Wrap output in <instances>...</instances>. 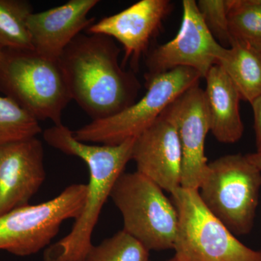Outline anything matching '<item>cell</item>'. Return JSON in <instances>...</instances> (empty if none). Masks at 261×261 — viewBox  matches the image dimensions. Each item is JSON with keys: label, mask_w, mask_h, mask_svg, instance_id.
I'll return each instance as SVG.
<instances>
[{"label": "cell", "mask_w": 261, "mask_h": 261, "mask_svg": "<svg viewBox=\"0 0 261 261\" xmlns=\"http://www.w3.org/2000/svg\"><path fill=\"white\" fill-rule=\"evenodd\" d=\"M121 49L112 38L80 34L60 57L72 100L92 118L118 114L136 102L140 82L120 65Z\"/></svg>", "instance_id": "cell-1"}, {"label": "cell", "mask_w": 261, "mask_h": 261, "mask_svg": "<svg viewBox=\"0 0 261 261\" xmlns=\"http://www.w3.org/2000/svg\"><path fill=\"white\" fill-rule=\"evenodd\" d=\"M46 142L68 155L80 158L88 166L89 180L82 212L71 231L44 252V261H84L92 246V236L99 215L118 178L132 160L135 138L118 145H96L75 140L63 124L43 133Z\"/></svg>", "instance_id": "cell-2"}, {"label": "cell", "mask_w": 261, "mask_h": 261, "mask_svg": "<svg viewBox=\"0 0 261 261\" xmlns=\"http://www.w3.org/2000/svg\"><path fill=\"white\" fill-rule=\"evenodd\" d=\"M0 92L38 121L63 124L62 114L72 100L59 61L34 49H3Z\"/></svg>", "instance_id": "cell-3"}, {"label": "cell", "mask_w": 261, "mask_h": 261, "mask_svg": "<svg viewBox=\"0 0 261 261\" xmlns=\"http://www.w3.org/2000/svg\"><path fill=\"white\" fill-rule=\"evenodd\" d=\"M260 188V171L246 154L238 153L209 163L198 192L206 208L241 236L253 228Z\"/></svg>", "instance_id": "cell-4"}, {"label": "cell", "mask_w": 261, "mask_h": 261, "mask_svg": "<svg viewBox=\"0 0 261 261\" xmlns=\"http://www.w3.org/2000/svg\"><path fill=\"white\" fill-rule=\"evenodd\" d=\"M123 217V231L149 250H173L178 215L162 189L138 171L122 173L111 191Z\"/></svg>", "instance_id": "cell-5"}, {"label": "cell", "mask_w": 261, "mask_h": 261, "mask_svg": "<svg viewBox=\"0 0 261 261\" xmlns=\"http://www.w3.org/2000/svg\"><path fill=\"white\" fill-rule=\"evenodd\" d=\"M202 79L196 70L177 68L147 78L143 97L118 114L92 121L73 130L75 140L85 143L118 145L136 138L150 126L163 111L187 89Z\"/></svg>", "instance_id": "cell-6"}, {"label": "cell", "mask_w": 261, "mask_h": 261, "mask_svg": "<svg viewBox=\"0 0 261 261\" xmlns=\"http://www.w3.org/2000/svg\"><path fill=\"white\" fill-rule=\"evenodd\" d=\"M171 194L177 210L175 256L180 261H261V250L244 245L201 200L198 190L180 187Z\"/></svg>", "instance_id": "cell-7"}, {"label": "cell", "mask_w": 261, "mask_h": 261, "mask_svg": "<svg viewBox=\"0 0 261 261\" xmlns=\"http://www.w3.org/2000/svg\"><path fill=\"white\" fill-rule=\"evenodd\" d=\"M87 191L85 184H73L51 200L1 215L0 250L28 256L45 248L65 221L80 216Z\"/></svg>", "instance_id": "cell-8"}, {"label": "cell", "mask_w": 261, "mask_h": 261, "mask_svg": "<svg viewBox=\"0 0 261 261\" xmlns=\"http://www.w3.org/2000/svg\"><path fill=\"white\" fill-rule=\"evenodd\" d=\"M181 27L176 37L160 45L147 56L146 78L177 68L196 70L205 79L214 65L219 64L224 46L206 27L197 2L183 0Z\"/></svg>", "instance_id": "cell-9"}, {"label": "cell", "mask_w": 261, "mask_h": 261, "mask_svg": "<svg viewBox=\"0 0 261 261\" xmlns=\"http://www.w3.org/2000/svg\"><path fill=\"white\" fill-rule=\"evenodd\" d=\"M161 116L177 130L182 152L181 187L199 190L208 163L205 144L211 132L205 92L199 85L187 89L163 111Z\"/></svg>", "instance_id": "cell-10"}, {"label": "cell", "mask_w": 261, "mask_h": 261, "mask_svg": "<svg viewBox=\"0 0 261 261\" xmlns=\"http://www.w3.org/2000/svg\"><path fill=\"white\" fill-rule=\"evenodd\" d=\"M46 178L37 137L0 145V216L29 205Z\"/></svg>", "instance_id": "cell-11"}, {"label": "cell", "mask_w": 261, "mask_h": 261, "mask_svg": "<svg viewBox=\"0 0 261 261\" xmlns=\"http://www.w3.org/2000/svg\"><path fill=\"white\" fill-rule=\"evenodd\" d=\"M132 160L139 173L172 193L181 185L182 152L176 127L162 116L136 137Z\"/></svg>", "instance_id": "cell-12"}, {"label": "cell", "mask_w": 261, "mask_h": 261, "mask_svg": "<svg viewBox=\"0 0 261 261\" xmlns=\"http://www.w3.org/2000/svg\"><path fill=\"white\" fill-rule=\"evenodd\" d=\"M171 10L168 0H141L92 24L86 32L116 39L124 49L125 60L137 63Z\"/></svg>", "instance_id": "cell-13"}, {"label": "cell", "mask_w": 261, "mask_h": 261, "mask_svg": "<svg viewBox=\"0 0 261 261\" xmlns=\"http://www.w3.org/2000/svg\"><path fill=\"white\" fill-rule=\"evenodd\" d=\"M99 0H70L56 8L33 13L28 28L34 50L58 61L65 48L77 36L94 23L89 13Z\"/></svg>", "instance_id": "cell-14"}, {"label": "cell", "mask_w": 261, "mask_h": 261, "mask_svg": "<svg viewBox=\"0 0 261 261\" xmlns=\"http://www.w3.org/2000/svg\"><path fill=\"white\" fill-rule=\"evenodd\" d=\"M205 80L211 133L221 143L238 142L243 137L244 125L240 111L242 98L238 89L220 65H214Z\"/></svg>", "instance_id": "cell-15"}, {"label": "cell", "mask_w": 261, "mask_h": 261, "mask_svg": "<svg viewBox=\"0 0 261 261\" xmlns=\"http://www.w3.org/2000/svg\"><path fill=\"white\" fill-rule=\"evenodd\" d=\"M218 65L238 89L242 100L251 103L261 95L260 51L231 37Z\"/></svg>", "instance_id": "cell-16"}, {"label": "cell", "mask_w": 261, "mask_h": 261, "mask_svg": "<svg viewBox=\"0 0 261 261\" xmlns=\"http://www.w3.org/2000/svg\"><path fill=\"white\" fill-rule=\"evenodd\" d=\"M32 5L27 0H0V47L34 49L28 28Z\"/></svg>", "instance_id": "cell-17"}, {"label": "cell", "mask_w": 261, "mask_h": 261, "mask_svg": "<svg viewBox=\"0 0 261 261\" xmlns=\"http://www.w3.org/2000/svg\"><path fill=\"white\" fill-rule=\"evenodd\" d=\"M231 37L261 53V0H227Z\"/></svg>", "instance_id": "cell-18"}, {"label": "cell", "mask_w": 261, "mask_h": 261, "mask_svg": "<svg viewBox=\"0 0 261 261\" xmlns=\"http://www.w3.org/2000/svg\"><path fill=\"white\" fill-rule=\"evenodd\" d=\"M39 121L13 99L0 96V145L37 137Z\"/></svg>", "instance_id": "cell-19"}, {"label": "cell", "mask_w": 261, "mask_h": 261, "mask_svg": "<svg viewBox=\"0 0 261 261\" xmlns=\"http://www.w3.org/2000/svg\"><path fill=\"white\" fill-rule=\"evenodd\" d=\"M84 261H150L149 251L129 233L121 230L89 249Z\"/></svg>", "instance_id": "cell-20"}, {"label": "cell", "mask_w": 261, "mask_h": 261, "mask_svg": "<svg viewBox=\"0 0 261 261\" xmlns=\"http://www.w3.org/2000/svg\"><path fill=\"white\" fill-rule=\"evenodd\" d=\"M197 8L206 27L215 39L229 46L231 34L228 27L227 0H199Z\"/></svg>", "instance_id": "cell-21"}, {"label": "cell", "mask_w": 261, "mask_h": 261, "mask_svg": "<svg viewBox=\"0 0 261 261\" xmlns=\"http://www.w3.org/2000/svg\"><path fill=\"white\" fill-rule=\"evenodd\" d=\"M250 104L253 111L256 152H261V95Z\"/></svg>", "instance_id": "cell-22"}, {"label": "cell", "mask_w": 261, "mask_h": 261, "mask_svg": "<svg viewBox=\"0 0 261 261\" xmlns=\"http://www.w3.org/2000/svg\"><path fill=\"white\" fill-rule=\"evenodd\" d=\"M247 159L250 161L254 165L258 168L259 171L261 173V152H254V153H250L246 154Z\"/></svg>", "instance_id": "cell-23"}, {"label": "cell", "mask_w": 261, "mask_h": 261, "mask_svg": "<svg viewBox=\"0 0 261 261\" xmlns=\"http://www.w3.org/2000/svg\"><path fill=\"white\" fill-rule=\"evenodd\" d=\"M3 49L0 47V64H1L2 60H3Z\"/></svg>", "instance_id": "cell-24"}, {"label": "cell", "mask_w": 261, "mask_h": 261, "mask_svg": "<svg viewBox=\"0 0 261 261\" xmlns=\"http://www.w3.org/2000/svg\"><path fill=\"white\" fill-rule=\"evenodd\" d=\"M165 261H180L179 260H178V259L177 258V257H176V256H173L172 257V258H171V259H169V260H165Z\"/></svg>", "instance_id": "cell-25"}]
</instances>
